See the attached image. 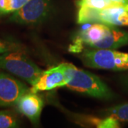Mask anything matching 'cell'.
Wrapping results in <instances>:
<instances>
[{"instance_id": "obj_14", "label": "cell", "mask_w": 128, "mask_h": 128, "mask_svg": "<svg viewBox=\"0 0 128 128\" xmlns=\"http://www.w3.org/2000/svg\"><path fill=\"white\" fill-rule=\"evenodd\" d=\"M19 126L18 117L13 111L0 110V128H16Z\"/></svg>"}, {"instance_id": "obj_5", "label": "cell", "mask_w": 128, "mask_h": 128, "mask_svg": "<svg viewBox=\"0 0 128 128\" xmlns=\"http://www.w3.org/2000/svg\"><path fill=\"white\" fill-rule=\"evenodd\" d=\"M50 0H29L11 14L9 21L21 25H34L44 22L50 13Z\"/></svg>"}, {"instance_id": "obj_1", "label": "cell", "mask_w": 128, "mask_h": 128, "mask_svg": "<svg viewBox=\"0 0 128 128\" xmlns=\"http://www.w3.org/2000/svg\"><path fill=\"white\" fill-rule=\"evenodd\" d=\"M70 79L66 87L82 94L100 100H110L114 98L112 92L100 78L93 73L77 68L72 64L66 63Z\"/></svg>"}, {"instance_id": "obj_17", "label": "cell", "mask_w": 128, "mask_h": 128, "mask_svg": "<svg viewBox=\"0 0 128 128\" xmlns=\"http://www.w3.org/2000/svg\"><path fill=\"white\" fill-rule=\"evenodd\" d=\"M114 2H117V3H119L121 4H128V0H112Z\"/></svg>"}, {"instance_id": "obj_11", "label": "cell", "mask_w": 128, "mask_h": 128, "mask_svg": "<svg viewBox=\"0 0 128 128\" xmlns=\"http://www.w3.org/2000/svg\"><path fill=\"white\" fill-rule=\"evenodd\" d=\"M73 120L78 124L96 127L98 128H118L119 121L112 116H105L104 118H99L88 114H72Z\"/></svg>"}, {"instance_id": "obj_15", "label": "cell", "mask_w": 128, "mask_h": 128, "mask_svg": "<svg viewBox=\"0 0 128 128\" xmlns=\"http://www.w3.org/2000/svg\"><path fill=\"white\" fill-rule=\"evenodd\" d=\"M25 46L21 44L20 43L0 38V54L13 51L25 52Z\"/></svg>"}, {"instance_id": "obj_3", "label": "cell", "mask_w": 128, "mask_h": 128, "mask_svg": "<svg viewBox=\"0 0 128 128\" xmlns=\"http://www.w3.org/2000/svg\"><path fill=\"white\" fill-rule=\"evenodd\" d=\"M79 58L88 68L110 70H128V53L112 49L86 48Z\"/></svg>"}, {"instance_id": "obj_13", "label": "cell", "mask_w": 128, "mask_h": 128, "mask_svg": "<svg viewBox=\"0 0 128 128\" xmlns=\"http://www.w3.org/2000/svg\"><path fill=\"white\" fill-rule=\"evenodd\" d=\"M105 116H112L119 122H128V102L115 105L105 110Z\"/></svg>"}, {"instance_id": "obj_2", "label": "cell", "mask_w": 128, "mask_h": 128, "mask_svg": "<svg viewBox=\"0 0 128 128\" xmlns=\"http://www.w3.org/2000/svg\"><path fill=\"white\" fill-rule=\"evenodd\" d=\"M76 5L78 24L102 23L116 26H128V11L125 5L99 9L85 4L81 0L76 1Z\"/></svg>"}, {"instance_id": "obj_16", "label": "cell", "mask_w": 128, "mask_h": 128, "mask_svg": "<svg viewBox=\"0 0 128 128\" xmlns=\"http://www.w3.org/2000/svg\"><path fill=\"white\" fill-rule=\"evenodd\" d=\"M81 1L85 4L99 9H105L110 6H114L123 5L114 2L112 0H81Z\"/></svg>"}, {"instance_id": "obj_6", "label": "cell", "mask_w": 128, "mask_h": 128, "mask_svg": "<svg viewBox=\"0 0 128 128\" xmlns=\"http://www.w3.org/2000/svg\"><path fill=\"white\" fill-rule=\"evenodd\" d=\"M70 79L66 63H62L56 66L44 70L37 82L32 86L30 91L37 93L40 91H47L56 88L66 86Z\"/></svg>"}, {"instance_id": "obj_7", "label": "cell", "mask_w": 128, "mask_h": 128, "mask_svg": "<svg viewBox=\"0 0 128 128\" xmlns=\"http://www.w3.org/2000/svg\"><path fill=\"white\" fill-rule=\"evenodd\" d=\"M29 90L21 80L0 71V107L16 105L19 98Z\"/></svg>"}, {"instance_id": "obj_18", "label": "cell", "mask_w": 128, "mask_h": 128, "mask_svg": "<svg viewBox=\"0 0 128 128\" xmlns=\"http://www.w3.org/2000/svg\"><path fill=\"white\" fill-rule=\"evenodd\" d=\"M124 82L125 86L128 88V77H127L125 79H124Z\"/></svg>"}, {"instance_id": "obj_8", "label": "cell", "mask_w": 128, "mask_h": 128, "mask_svg": "<svg viewBox=\"0 0 128 128\" xmlns=\"http://www.w3.org/2000/svg\"><path fill=\"white\" fill-rule=\"evenodd\" d=\"M110 25L102 23H93L85 30L77 33L73 40V44L69 47L72 53H81L86 47L91 48L93 44L104 38Z\"/></svg>"}, {"instance_id": "obj_4", "label": "cell", "mask_w": 128, "mask_h": 128, "mask_svg": "<svg viewBox=\"0 0 128 128\" xmlns=\"http://www.w3.org/2000/svg\"><path fill=\"white\" fill-rule=\"evenodd\" d=\"M0 68L25 80L32 86L44 71L23 51L0 54Z\"/></svg>"}, {"instance_id": "obj_10", "label": "cell", "mask_w": 128, "mask_h": 128, "mask_svg": "<svg viewBox=\"0 0 128 128\" xmlns=\"http://www.w3.org/2000/svg\"><path fill=\"white\" fill-rule=\"evenodd\" d=\"M128 45V32L110 25L104 38L96 43L90 48L115 50Z\"/></svg>"}, {"instance_id": "obj_12", "label": "cell", "mask_w": 128, "mask_h": 128, "mask_svg": "<svg viewBox=\"0 0 128 128\" xmlns=\"http://www.w3.org/2000/svg\"><path fill=\"white\" fill-rule=\"evenodd\" d=\"M29 0H0V17L12 14L22 8Z\"/></svg>"}, {"instance_id": "obj_9", "label": "cell", "mask_w": 128, "mask_h": 128, "mask_svg": "<svg viewBox=\"0 0 128 128\" xmlns=\"http://www.w3.org/2000/svg\"><path fill=\"white\" fill-rule=\"evenodd\" d=\"M44 104L40 96L29 90L19 98L16 105L21 114L27 118L33 124H36L40 119Z\"/></svg>"}]
</instances>
